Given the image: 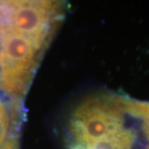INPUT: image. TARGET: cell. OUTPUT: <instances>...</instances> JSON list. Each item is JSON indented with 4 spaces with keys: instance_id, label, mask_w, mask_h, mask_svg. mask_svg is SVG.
Instances as JSON below:
<instances>
[{
    "instance_id": "1",
    "label": "cell",
    "mask_w": 149,
    "mask_h": 149,
    "mask_svg": "<svg viewBox=\"0 0 149 149\" xmlns=\"http://www.w3.org/2000/svg\"><path fill=\"white\" fill-rule=\"evenodd\" d=\"M64 17L57 1H0V88L22 101Z\"/></svg>"
},
{
    "instance_id": "2",
    "label": "cell",
    "mask_w": 149,
    "mask_h": 149,
    "mask_svg": "<svg viewBox=\"0 0 149 149\" xmlns=\"http://www.w3.org/2000/svg\"><path fill=\"white\" fill-rule=\"evenodd\" d=\"M138 122L130 99L99 94L86 99L71 115L67 149H135Z\"/></svg>"
},
{
    "instance_id": "3",
    "label": "cell",
    "mask_w": 149,
    "mask_h": 149,
    "mask_svg": "<svg viewBox=\"0 0 149 149\" xmlns=\"http://www.w3.org/2000/svg\"><path fill=\"white\" fill-rule=\"evenodd\" d=\"M20 101L0 97V149L19 143V131L22 120Z\"/></svg>"
}]
</instances>
